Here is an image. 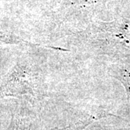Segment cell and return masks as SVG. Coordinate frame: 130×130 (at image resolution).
<instances>
[{
  "label": "cell",
  "instance_id": "cell-1",
  "mask_svg": "<svg viewBox=\"0 0 130 130\" xmlns=\"http://www.w3.org/2000/svg\"><path fill=\"white\" fill-rule=\"evenodd\" d=\"M32 85L27 69L17 64L7 74L0 85V98L22 97L32 91Z\"/></svg>",
  "mask_w": 130,
  "mask_h": 130
},
{
  "label": "cell",
  "instance_id": "cell-3",
  "mask_svg": "<svg viewBox=\"0 0 130 130\" xmlns=\"http://www.w3.org/2000/svg\"><path fill=\"white\" fill-rule=\"evenodd\" d=\"M77 3L80 4V5H96V4H101V3H105L109 0H74Z\"/></svg>",
  "mask_w": 130,
  "mask_h": 130
},
{
  "label": "cell",
  "instance_id": "cell-2",
  "mask_svg": "<svg viewBox=\"0 0 130 130\" xmlns=\"http://www.w3.org/2000/svg\"><path fill=\"white\" fill-rule=\"evenodd\" d=\"M23 42L20 39L0 32V44H16Z\"/></svg>",
  "mask_w": 130,
  "mask_h": 130
}]
</instances>
